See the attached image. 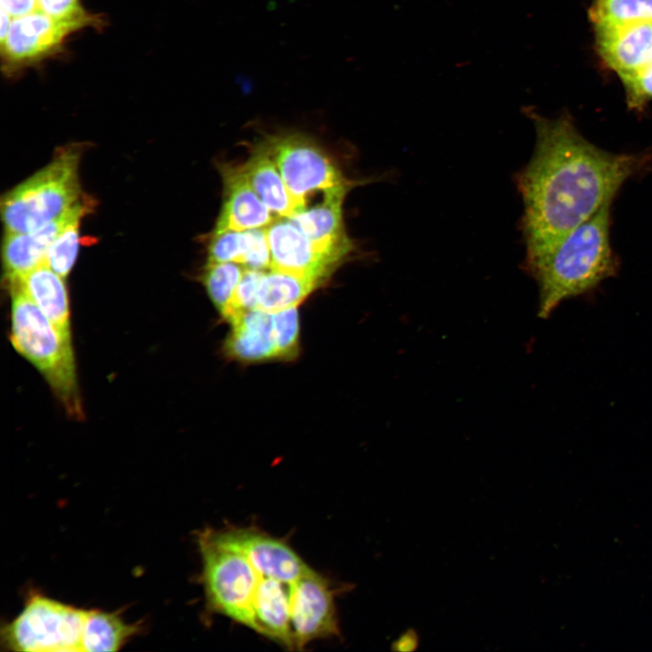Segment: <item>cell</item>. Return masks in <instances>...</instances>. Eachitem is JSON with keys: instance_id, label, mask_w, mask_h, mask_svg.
Instances as JSON below:
<instances>
[{"instance_id": "19", "label": "cell", "mask_w": 652, "mask_h": 652, "mask_svg": "<svg viewBox=\"0 0 652 652\" xmlns=\"http://www.w3.org/2000/svg\"><path fill=\"white\" fill-rule=\"evenodd\" d=\"M589 16L593 27L652 22V0H592Z\"/></svg>"}, {"instance_id": "8", "label": "cell", "mask_w": 652, "mask_h": 652, "mask_svg": "<svg viewBox=\"0 0 652 652\" xmlns=\"http://www.w3.org/2000/svg\"><path fill=\"white\" fill-rule=\"evenodd\" d=\"M266 234L273 270L321 281L343 258L312 242L287 217L273 221Z\"/></svg>"}, {"instance_id": "23", "label": "cell", "mask_w": 652, "mask_h": 652, "mask_svg": "<svg viewBox=\"0 0 652 652\" xmlns=\"http://www.w3.org/2000/svg\"><path fill=\"white\" fill-rule=\"evenodd\" d=\"M632 110H641L652 101V63L634 72L618 76Z\"/></svg>"}, {"instance_id": "4", "label": "cell", "mask_w": 652, "mask_h": 652, "mask_svg": "<svg viewBox=\"0 0 652 652\" xmlns=\"http://www.w3.org/2000/svg\"><path fill=\"white\" fill-rule=\"evenodd\" d=\"M80 151L64 149L2 198L5 232L26 233L61 217L82 200Z\"/></svg>"}, {"instance_id": "28", "label": "cell", "mask_w": 652, "mask_h": 652, "mask_svg": "<svg viewBox=\"0 0 652 652\" xmlns=\"http://www.w3.org/2000/svg\"><path fill=\"white\" fill-rule=\"evenodd\" d=\"M0 17V44H2L8 34L13 17L2 8Z\"/></svg>"}, {"instance_id": "3", "label": "cell", "mask_w": 652, "mask_h": 652, "mask_svg": "<svg viewBox=\"0 0 652 652\" xmlns=\"http://www.w3.org/2000/svg\"><path fill=\"white\" fill-rule=\"evenodd\" d=\"M11 290V332L14 348L42 374L72 417L82 415L72 335L60 331L18 283Z\"/></svg>"}, {"instance_id": "16", "label": "cell", "mask_w": 652, "mask_h": 652, "mask_svg": "<svg viewBox=\"0 0 652 652\" xmlns=\"http://www.w3.org/2000/svg\"><path fill=\"white\" fill-rule=\"evenodd\" d=\"M242 168L252 187L271 212L289 218L298 210V204L266 148L255 151Z\"/></svg>"}, {"instance_id": "1", "label": "cell", "mask_w": 652, "mask_h": 652, "mask_svg": "<svg viewBox=\"0 0 652 652\" xmlns=\"http://www.w3.org/2000/svg\"><path fill=\"white\" fill-rule=\"evenodd\" d=\"M531 116L535 148L517 177L525 260L543 254L611 203L643 161L638 155L608 152L590 143L569 114L554 119Z\"/></svg>"}, {"instance_id": "20", "label": "cell", "mask_w": 652, "mask_h": 652, "mask_svg": "<svg viewBox=\"0 0 652 652\" xmlns=\"http://www.w3.org/2000/svg\"><path fill=\"white\" fill-rule=\"evenodd\" d=\"M236 264L208 262L204 273V285L211 301L222 314L227 310L244 273V270Z\"/></svg>"}, {"instance_id": "13", "label": "cell", "mask_w": 652, "mask_h": 652, "mask_svg": "<svg viewBox=\"0 0 652 652\" xmlns=\"http://www.w3.org/2000/svg\"><path fill=\"white\" fill-rule=\"evenodd\" d=\"M226 349L234 357L258 361L278 356L273 313L260 309L244 312L231 321Z\"/></svg>"}, {"instance_id": "12", "label": "cell", "mask_w": 652, "mask_h": 652, "mask_svg": "<svg viewBox=\"0 0 652 652\" xmlns=\"http://www.w3.org/2000/svg\"><path fill=\"white\" fill-rule=\"evenodd\" d=\"M348 189L325 193L319 203L305 205L289 219L325 250L347 255L352 248L342 224L341 205Z\"/></svg>"}, {"instance_id": "21", "label": "cell", "mask_w": 652, "mask_h": 652, "mask_svg": "<svg viewBox=\"0 0 652 652\" xmlns=\"http://www.w3.org/2000/svg\"><path fill=\"white\" fill-rule=\"evenodd\" d=\"M87 210L80 211L68 222L47 251L45 264L63 278L70 273L76 261L80 243V221Z\"/></svg>"}, {"instance_id": "15", "label": "cell", "mask_w": 652, "mask_h": 652, "mask_svg": "<svg viewBox=\"0 0 652 652\" xmlns=\"http://www.w3.org/2000/svg\"><path fill=\"white\" fill-rule=\"evenodd\" d=\"M63 279L44 263L9 283H18L60 331L71 335L69 297Z\"/></svg>"}, {"instance_id": "9", "label": "cell", "mask_w": 652, "mask_h": 652, "mask_svg": "<svg viewBox=\"0 0 652 652\" xmlns=\"http://www.w3.org/2000/svg\"><path fill=\"white\" fill-rule=\"evenodd\" d=\"M593 29L600 58L618 76L652 63V22Z\"/></svg>"}, {"instance_id": "5", "label": "cell", "mask_w": 652, "mask_h": 652, "mask_svg": "<svg viewBox=\"0 0 652 652\" xmlns=\"http://www.w3.org/2000/svg\"><path fill=\"white\" fill-rule=\"evenodd\" d=\"M90 609L34 593L23 610L1 629V645L9 651L83 652Z\"/></svg>"}, {"instance_id": "22", "label": "cell", "mask_w": 652, "mask_h": 652, "mask_svg": "<svg viewBox=\"0 0 652 652\" xmlns=\"http://www.w3.org/2000/svg\"><path fill=\"white\" fill-rule=\"evenodd\" d=\"M264 273L246 268L235 291L232 301L223 314L229 321L238 314L257 308L259 285Z\"/></svg>"}, {"instance_id": "6", "label": "cell", "mask_w": 652, "mask_h": 652, "mask_svg": "<svg viewBox=\"0 0 652 652\" xmlns=\"http://www.w3.org/2000/svg\"><path fill=\"white\" fill-rule=\"evenodd\" d=\"M266 149L298 204V210L316 192L325 194L349 188V182L325 152L304 136L275 137L266 145Z\"/></svg>"}, {"instance_id": "24", "label": "cell", "mask_w": 652, "mask_h": 652, "mask_svg": "<svg viewBox=\"0 0 652 652\" xmlns=\"http://www.w3.org/2000/svg\"><path fill=\"white\" fill-rule=\"evenodd\" d=\"M278 356L291 355L297 347L299 319L296 307L273 313Z\"/></svg>"}, {"instance_id": "27", "label": "cell", "mask_w": 652, "mask_h": 652, "mask_svg": "<svg viewBox=\"0 0 652 652\" xmlns=\"http://www.w3.org/2000/svg\"><path fill=\"white\" fill-rule=\"evenodd\" d=\"M417 645L418 638L417 633L409 629L393 643V648L398 651H410L414 650Z\"/></svg>"}, {"instance_id": "11", "label": "cell", "mask_w": 652, "mask_h": 652, "mask_svg": "<svg viewBox=\"0 0 652 652\" xmlns=\"http://www.w3.org/2000/svg\"><path fill=\"white\" fill-rule=\"evenodd\" d=\"M224 203L215 232L267 227L273 221L271 210L248 181L243 168L223 167Z\"/></svg>"}, {"instance_id": "25", "label": "cell", "mask_w": 652, "mask_h": 652, "mask_svg": "<svg viewBox=\"0 0 652 652\" xmlns=\"http://www.w3.org/2000/svg\"><path fill=\"white\" fill-rule=\"evenodd\" d=\"M42 13L59 20L96 19L82 6L81 0H36Z\"/></svg>"}, {"instance_id": "26", "label": "cell", "mask_w": 652, "mask_h": 652, "mask_svg": "<svg viewBox=\"0 0 652 652\" xmlns=\"http://www.w3.org/2000/svg\"><path fill=\"white\" fill-rule=\"evenodd\" d=\"M0 7L12 17L21 16L38 10L36 0H0Z\"/></svg>"}, {"instance_id": "7", "label": "cell", "mask_w": 652, "mask_h": 652, "mask_svg": "<svg viewBox=\"0 0 652 652\" xmlns=\"http://www.w3.org/2000/svg\"><path fill=\"white\" fill-rule=\"evenodd\" d=\"M97 23V19L59 20L39 10L13 17L0 44L3 68L14 72L35 64L57 53L71 34Z\"/></svg>"}, {"instance_id": "14", "label": "cell", "mask_w": 652, "mask_h": 652, "mask_svg": "<svg viewBox=\"0 0 652 652\" xmlns=\"http://www.w3.org/2000/svg\"><path fill=\"white\" fill-rule=\"evenodd\" d=\"M208 262H233L255 270L271 267L266 228L214 231Z\"/></svg>"}, {"instance_id": "18", "label": "cell", "mask_w": 652, "mask_h": 652, "mask_svg": "<svg viewBox=\"0 0 652 652\" xmlns=\"http://www.w3.org/2000/svg\"><path fill=\"white\" fill-rule=\"evenodd\" d=\"M139 631V623H128L116 611L90 609L84 628L83 651H117Z\"/></svg>"}, {"instance_id": "2", "label": "cell", "mask_w": 652, "mask_h": 652, "mask_svg": "<svg viewBox=\"0 0 652 652\" xmlns=\"http://www.w3.org/2000/svg\"><path fill=\"white\" fill-rule=\"evenodd\" d=\"M610 206L572 229L539 256L525 260L539 286V316L546 319L565 300L584 294L616 274L609 239Z\"/></svg>"}, {"instance_id": "10", "label": "cell", "mask_w": 652, "mask_h": 652, "mask_svg": "<svg viewBox=\"0 0 652 652\" xmlns=\"http://www.w3.org/2000/svg\"><path fill=\"white\" fill-rule=\"evenodd\" d=\"M88 209L81 201L66 214L38 230L26 233L5 232L2 256L8 283L16 281L45 263L47 251L68 222L80 211Z\"/></svg>"}, {"instance_id": "17", "label": "cell", "mask_w": 652, "mask_h": 652, "mask_svg": "<svg viewBox=\"0 0 652 652\" xmlns=\"http://www.w3.org/2000/svg\"><path fill=\"white\" fill-rule=\"evenodd\" d=\"M321 281L271 269L264 273L258 290L257 309L276 312L296 307Z\"/></svg>"}]
</instances>
